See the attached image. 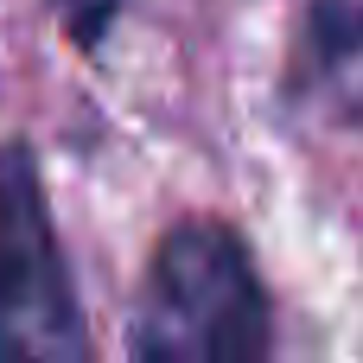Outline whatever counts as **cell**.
Returning a JSON list of instances; mask_svg holds the SVG:
<instances>
[{
  "mask_svg": "<svg viewBox=\"0 0 363 363\" xmlns=\"http://www.w3.org/2000/svg\"><path fill=\"white\" fill-rule=\"evenodd\" d=\"M134 363H274L268 287L236 230L172 223L147 262Z\"/></svg>",
  "mask_w": 363,
  "mask_h": 363,
  "instance_id": "obj_1",
  "label": "cell"
},
{
  "mask_svg": "<svg viewBox=\"0 0 363 363\" xmlns=\"http://www.w3.org/2000/svg\"><path fill=\"white\" fill-rule=\"evenodd\" d=\"M51 6H57V19H64V32L77 45H102L115 13H121V0H51Z\"/></svg>",
  "mask_w": 363,
  "mask_h": 363,
  "instance_id": "obj_4",
  "label": "cell"
},
{
  "mask_svg": "<svg viewBox=\"0 0 363 363\" xmlns=\"http://www.w3.org/2000/svg\"><path fill=\"white\" fill-rule=\"evenodd\" d=\"M294 83L325 121L363 128V0H300Z\"/></svg>",
  "mask_w": 363,
  "mask_h": 363,
  "instance_id": "obj_3",
  "label": "cell"
},
{
  "mask_svg": "<svg viewBox=\"0 0 363 363\" xmlns=\"http://www.w3.org/2000/svg\"><path fill=\"white\" fill-rule=\"evenodd\" d=\"M0 363H96L45 179L19 140H0Z\"/></svg>",
  "mask_w": 363,
  "mask_h": 363,
  "instance_id": "obj_2",
  "label": "cell"
}]
</instances>
